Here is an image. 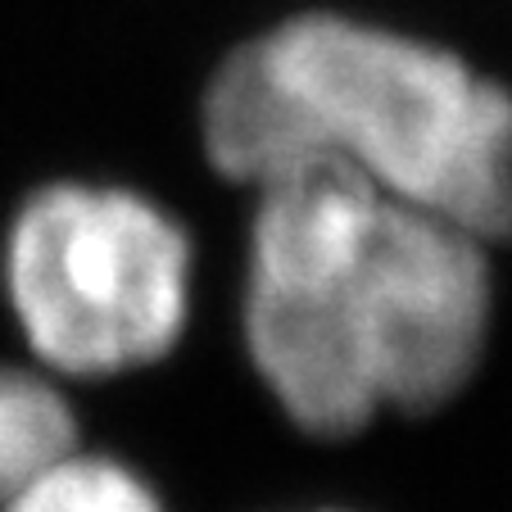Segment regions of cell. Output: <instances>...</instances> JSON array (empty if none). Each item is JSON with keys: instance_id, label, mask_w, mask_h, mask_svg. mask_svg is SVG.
Returning <instances> with one entry per match:
<instances>
[{"instance_id": "obj_2", "label": "cell", "mask_w": 512, "mask_h": 512, "mask_svg": "<svg viewBox=\"0 0 512 512\" xmlns=\"http://www.w3.org/2000/svg\"><path fill=\"white\" fill-rule=\"evenodd\" d=\"M309 168H340L399 204L512 241V87L454 41L377 14H281L250 37Z\"/></svg>"}, {"instance_id": "obj_4", "label": "cell", "mask_w": 512, "mask_h": 512, "mask_svg": "<svg viewBox=\"0 0 512 512\" xmlns=\"http://www.w3.org/2000/svg\"><path fill=\"white\" fill-rule=\"evenodd\" d=\"M0 512H173V503L141 463L82 440L32 472Z\"/></svg>"}, {"instance_id": "obj_5", "label": "cell", "mask_w": 512, "mask_h": 512, "mask_svg": "<svg viewBox=\"0 0 512 512\" xmlns=\"http://www.w3.org/2000/svg\"><path fill=\"white\" fill-rule=\"evenodd\" d=\"M73 445H82L73 390L23 358H0V503Z\"/></svg>"}, {"instance_id": "obj_3", "label": "cell", "mask_w": 512, "mask_h": 512, "mask_svg": "<svg viewBox=\"0 0 512 512\" xmlns=\"http://www.w3.org/2000/svg\"><path fill=\"white\" fill-rule=\"evenodd\" d=\"M195 290V232L123 177H41L0 223V309L14 349L64 390L168 363L191 331Z\"/></svg>"}, {"instance_id": "obj_6", "label": "cell", "mask_w": 512, "mask_h": 512, "mask_svg": "<svg viewBox=\"0 0 512 512\" xmlns=\"http://www.w3.org/2000/svg\"><path fill=\"white\" fill-rule=\"evenodd\" d=\"M263 512H368L345 499H318V503H290V508H263Z\"/></svg>"}, {"instance_id": "obj_1", "label": "cell", "mask_w": 512, "mask_h": 512, "mask_svg": "<svg viewBox=\"0 0 512 512\" xmlns=\"http://www.w3.org/2000/svg\"><path fill=\"white\" fill-rule=\"evenodd\" d=\"M499 309V250L354 173L313 168L250 195L236 268L245 368L313 445L449 408Z\"/></svg>"}]
</instances>
